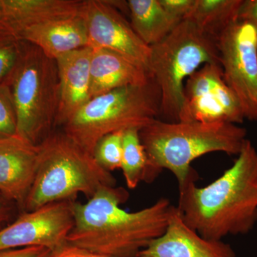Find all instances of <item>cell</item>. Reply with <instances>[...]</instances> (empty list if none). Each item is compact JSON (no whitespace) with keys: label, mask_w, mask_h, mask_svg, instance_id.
I'll return each mask as SVG.
<instances>
[{"label":"cell","mask_w":257,"mask_h":257,"mask_svg":"<svg viewBox=\"0 0 257 257\" xmlns=\"http://www.w3.org/2000/svg\"><path fill=\"white\" fill-rule=\"evenodd\" d=\"M195 171L179 187L177 209L189 226L205 239L245 234L257 222V152L246 140L230 168L204 187Z\"/></svg>","instance_id":"obj_1"},{"label":"cell","mask_w":257,"mask_h":257,"mask_svg":"<svg viewBox=\"0 0 257 257\" xmlns=\"http://www.w3.org/2000/svg\"><path fill=\"white\" fill-rule=\"evenodd\" d=\"M128 193L123 187H101L85 203H74V224L67 242L112 257H138L165 232L173 205L166 198L141 210L121 207Z\"/></svg>","instance_id":"obj_2"},{"label":"cell","mask_w":257,"mask_h":257,"mask_svg":"<svg viewBox=\"0 0 257 257\" xmlns=\"http://www.w3.org/2000/svg\"><path fill=\"white\" fill-rule=\"evenodd\" d=\"M246 134V128L231 123L155 119L140 131L150 164L149 182L166 169L175 175L181 187L194 172L193 161L212 152L239 155L247 140Z\"/></svg>","instance_id":"obj_3"},{"label":"cell","mask_w":257,"mask_h":257,"mask_svg":"<svg viewBox=\"0 0 257 257\" xmlns=\"http://www.w3.org/2000/svg\"><path fill=\"white\" fill-rule=\"evenodd\" d=\"M37 147L36 175L25 211L51 203L74 201L79 194L89 199L101 187L116 186L111 172L62 130H54Z\"/></svg>","instance_id":"obj_4"},{"label":"cell","mask_w":257,"mask_h":257,"mask_svg":"<svg viewBox=\"0 0 257 257\" xmlns=\"http://www.w3.org/2000/svg\"><path fill=\"white\" fill-rule=\"evenodd\" d=\"M5 84L16 112L17 135L37 146L55 127L60 103L56 60L24 42L18 64Z\"/></svg>","instance_id":"obj_5"},{"label":"cell","mask_w":257,"mask_h":257,"mask_svg":"<svg viewBox=\"0 0 257 257\" xmlns=\"http://www.w3.org/2000/svg\"><path fill=\"white\" fill-rule=\"evenodd\" d=\"M160 116V92L155 80L145 86L119 88L92 97L61 126L93 155L96 144L109 134L141 130Z\"/></svg>","instance_id":"obj_6"},{"label":"cell","mask_w":257,"mask_h":257,"mask_svg":"<svg viewBox=\"0 0 257 257\" xmlns=\"http://www.w3.org/2000/svg\"><path fill=\"white\" fill-rule=\"evenodd\" d=\"M212 63H219L216 39L187 20L151 46L150 72L160 90V116L166 121H179L186 80L204 64Z\"/></svg>","instance_id":"obj_7"},{"label":"cell","mask_w":257,"mask_h":257,"mask_svg":"<svg viewBox=\"0 0 257 257\" xmlns=\"http://www.w3.org/2000/svg\"><path fill=\"white\" fill-rule=\"evenodd\" d=\"M223 77L242 108L245 119L257 120V30L237 20L217 40Z\"/></svg>","instance_id":"obj_8"},{"label":"cell","mask_w":257,"mask_h":257,"mask_svg":"<svg viewBox=\"0 0 257 257\" xmlns=\"http://www.w3.org/2000/svg\"><path fill=\"white\" fill-rule=\"evenodd\" d=\"M237 96L225 82L220 64H205L186 80L179 121L241 124Z\"/></svg>","instance_id":"obj_9"},{"label":"cell","mask_w":257,"mask_h":257,"mask_svg":"<svg viewBox=\"0 0 257 257\" xmlns=\"http://www.w3.org/2000/svg\"><path fill=\"white\" fill-rule=\"evenodd\" d=\"M79 15L87 29L88 47L112 51L150 72L151 47L109 1H81Z\"/></svg>","instance_id":"obj_10"},{"label":"cell","mask_w":257,"mask_h":257,"mask_svg":"<svg viewBox=\"0 0 257 257\" xmlns=\"http://www.w3.org/2000/svg\"><path fill=\"white\" fill-rule=\"evenodd\" d=\"M74 201L51 203L25 211L0 230V251L42 246L53 251L67 243L74 224Z\"/></svg>","instance_id":"obj_11"},{"label":"cell","mask_w":257,"mask_h":257,"mask_svg":"<svg viewBox=\"0 0 257 257\" xmlns=\"http://www.w3.org/2000/svg\"><path fill=\"white\" fill-rule=\"evenodd\" d=\"M138 257H236L222 240L205 239L186 224L177 207L171 211L165 232L140 251Z\"/></svg>","instance_id":"obj_12"},{"label":"cell","mask_w":257,"mask_h":257,"mask_svg":"<svg viewBox=\"0 0 257 257\" xmlns=\"http://www.w3.org/2000/svg\"><path fill=\"white\" fill-rule=\"evenodd\" d=\"M38 147L18 135L0 139V194L25 209L37 167Z\"/></svg>","instance_id":"obj_13"},{"label":"cell","mask_w":257,"mask_h":257,"mask_svg":"<svg viewBox=\"0 0 257 257\" xmlns=\"http://www.w3.org/2000/svg\"><path fill=\"white\" fill-rule=\"evenodd\" d=\"M92 48L83 47L56 60L60 82V103L55 127L63 126L92 99Z\"/></svg>","instance_id":"obj_14"},{"label":"cell","mask_w":257,"mask_h":257,"mask_svg":"<svg viewBox=\"0 0 257 257\" xmlns=\"http://www.w3.org/2000/svg\"><path fill=\"white\" fill-rule=\"evenodd\" d=\"M91 96L130 86H145L152 80L150 72L126 57L103 49H92Z\"/></svg>","instance_id":"obj_15"},{"label":"cell","mask_w":257,"mask_h":257,"mask_svg":"<svg viewBox=\"0 0 257 257\" xmlns=\"http://www.w3.org/2000/svg\"><path fill=\"white\" fill-rule=\"evenodd\" d=\"M18 36L55 60L72 51L88 47L87 29L79 15L34 25L20 32Z\"/></svg>","instance_id":"obj_16"},{"label":"cell","mask_w":257,"mask_h":257,"mask_svg":"<svg viewBox=\"0 0 257 257\" xmlns=\"http://www.w3.org/2000/svg\"><path fill=\"white\" fill-rule=\"evenodd\" d=\"M80 5L79 0H0V21L18 36L34 25L77 16Z\"/></svg>","instance_id":"obj_17"},{"label":"cell","mask_w":257,"mask_h":257,"mask_svg":"<svg viewBox=\"0 0 257 257\" xmlns=\"http://www.w3.org/2000/svg\"><path fill=\"white\" fill-rule=\"evenodd\" d=\"M127 4L133 30L150 47L168 36L181 22L164 9L160 0H128Z\"/></svg>","instance_id":"obj_18"},{"label":"cell","mask_w":257,"mask_h":257,"mask_svg":"<svg viewBox=\"0 0 257 257\" xmlns=\"http://www.w3.org/2000/svg\"><path fill=\"white\" fill-rule=\"evenodd\" d=\"M243 0H195L184 20L192 22L206 35L217 40L219 35L238 20Z\"/></svg>","instance_id":"obj_19"},{"label":"cell","mask_w":257,"mask_h":257,"mask_svg":"<svg viewBox=\"0 0 257 257\" xmlns=\"http://www.w3.org/2000/svg\"><path fill=\"white\" fill-rule=\"evenodd\" d=\"M128 189H135L142 182H149L150 164L140 137V130L124 132L121 169Z\"/></svg>","instance_id":"obj_20"},{"label":"cell","mask_w":257,"mask_h":257,"mask_svg":"<svg viewBox=\"0 0 257 257\" xmlns=\"http://www.w3.org/2000/svg\"><path fill=\"white\" fill-rule=\"evenodd\" d=\"M24 42L0 21V84H5L13 73L23 51Z\"/></svg>","instance_id":"obj_21"},{"label":"cell","mask_w":257,"mask_h":257,"mask_svg":"<svg viewBox=\"0 0 257 257\" xmlns=\"http://www.w3.org/2000/svg\"><path fill=\"white\" fill-rule=\"evenodd\" d=\"M124 132L106 135L98 142L93 152V157L98 165L111 173L121 169Z\"/></svg>","instance_id":"obj_22"},{"label":"cell","mask_w":257,"mask_h":257,"mask_svg":"<svg viewBox=\"0 0 257 257\" xmlns=\"http://www.w3.org/2000/svg\"><path fill=\"white\" fill-rule=\"evenodd\" d=\"M17 135V116L13 98L6 84H0V139Z\"/></svg>","instance_id":"obj_23"},{"label":"cell","mask_w":257,"mask_h":257,"mask_svg":"<svg viewBox=\"0 0 257 257\" xmlns=\"http://www.w3.org/2000/svg\"><path fill=\"white\" fill-rule=\"evenodd\" d=\"M195 0H160L164 9L177 20H184L190 13Z\"/></svg>","instance_id":"obj_24"},{"label":"cell","mask_w":257,"mask_h":257,"mask_svg":"<svg viewBox=\"0 0 257 257\" xmlns=\"http://www.w3.org/2000/svg\"><path fill=\"white\" fill-rule=\"evenodd\" d=\"M47 257H112L93 252L86 248L68 242L63 246L50 251Z\"/></svg>","instance_id":"obj_25"},{"label":"cell","mask_w":257,"mask_h":257,"mask_svg":"<svg viewBox=\"0 0 257 257\" xmlns=\"http://www.w3.org/2000/svg\"><path fill=\"white\" fill-rule=\"evenodd\" d=\"M50 250L42 246L15 248L0 251V257H47Z\"/></svg>","instance_id":"obj_26"},{"label":"cell","mask_w":257,"mask_h":257,"mask_svg":"<svg viewBox=\"0 0 257 257\" xmlns=\"http://www.w3.org/2000/svg\"><path fill=\"white\" fill-rule=\"evenodd\" d=\"M238 20L250 23L257 30V0H243Z\"/></svg>","instance_id":"obj_27"},{"label":"cell","mask_w":257,"mask_h":257,"mask_svg":"<svg viewBox=\"0 0 257 257\" xmlns=\"http://www.w3.org/2000/svg\"><path fill=\"white\" fill-rule=\"evenodd\" d=\"M10 201L0 194V230L5 227L7 221L11 215Z\"/></svg>","instance_id":"obj_28"},{"label":"cell","mask_w":257,"mask_h":257,"mask_svg":"<svg viewBox=\"0 0 257 257\" xmlns=\"http://www.w3.org/2000/svg\"><path fill=\"white\" fill-rule=\"evenodd\" d=\"M0 19H1V13H0Z\"/></svg>","instance_id":"obj_29"}]
</instances>
